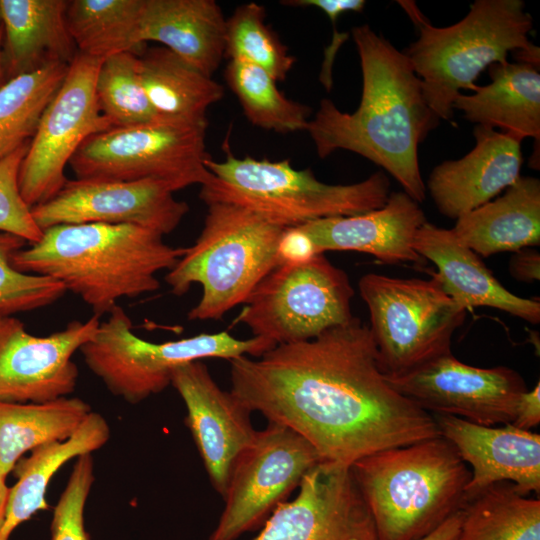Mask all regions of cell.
<instances>
[{"mask_svg":"<svg viewBox=\"0 0 540 540\" xmlns=\"http://www.w3.org/2000/svg\"><path fill=\"white\" fill-rule=\"evenodd\" d=\"M42 232L13 255V267L58 280L98 317L121 298L158 290L157 273L169 271L185 252L159 232L130 224H62Z\"/></svg>","mask_w":540,"mask_h":540,"instance_id":"obj_3","label":"cell"},{"mask_svg":"<svg viewBox=\"0 0 540 540\" xmlns=\"http://www.w3.org/2000/svg\"><path fill=\"white\" fill-rule=\"evenodd\" d=\"M462 519L461 510L448 518L434 532L421 540H454L456 537Z\"/></svg>","mask_w":540,"mask_h":540,"instance_id":"obj_43","label":"cell"},{"mask_svg":"<svg viewBox=\"0 0 540 540\" xmlns=\"http://www.w3.org/2000/svg\"><path fill=\"white\" fill-rule=\"evenodd\" d=\"M265 8L251 2L238 6L226 19L225 56L267 71L276 81H284L295 58L265 23Z\"/></svg>","mask_w":540,"mask_h":540,"instance_id":"obj_35","label":"cell"},{"mask_svg":"<svg viewBox=\"0 0 540 540\" xmlns=\"http://www.w3.org/2000/svg\"><path fill=\"white\" fill-rule=\"evenodd\" d=\"M229 363L230 392L300 434L325 461L351 465L440 436L433 415L387 382L369 327L355 316L313 339Z\"/></svg>","mask_w":540,"mask_h":540,"instance_id":"obj_1","label":"cell"},{"mask_svg":"<svg viewBox=\"0 0 540 540\" xmlns=\"http://www.w3.org/2000/svg\"><path fill=\"white\" fill-rule=\"evenodd\" d=\"M91 412V406L77 397L42 403L0 401V473L7 477L28 451L69 439Z\"/></svg>","mask_w":540,"mask_h":540,"instance_id":"obj_29","label":"cell"},{"mask_svg":"<svg viewBox=\"0 0 540 540\" xmlns=\"http://www.w3.org/2000/svg\"><path fill=\"white\" fill-rule=\"evenodd\" d=\"M109 437L107 421L92 411L69 439L39 446L31 451L29 457L20 458L13 469L17 481L10 487L0 540H8L18 525L39 510L48 509L45 495L58 469L72 458L100 449Z\"/></svg>","mask_w":540,"mask_h":540,"instance_id":"obj_27","label":"cell"},{"mask_svg":"<svg viewBox=\"0 0 540 540\" xmlns=\"http://www.w3.org/2000/svg\"><path fill=\"white\" fill-rule=\"evenodd\" d=\"M165 183L154 180H68L52 199L31 208L43 231L62 224H130L174 231L189 211Z\"/></svg>","mask_w":540,"mask_h":540,"instance_id":"obj_16","label":"cell"},{"mask_svg":"<svg viewBox=\"0 0 540 540\" xmlns=\"http://www.w3.org/2000/svg\"><path fill=\"white\" fill-rule=\"evenodd\" d=\"M511 276L522 282H534L540 279V253L529 247L516 252L509 261Z\"/></svg>","mask_w":540,"mask_h":540,"instance_id":"obj_42","label":"cell"},{"mask_svg":"<svg viewBox=\"0 0 540 540\" xmlns=\"http://www.w3.org/2000/svg\"><path fill=\"white\" fill-rule=\"evenodd\" d=\"M26 243L17 235L0 232V315L44 308L66 292L64 285L54 278L23 273L13 267V255Z\"/></svg>","mask_w":540,"mask_h":540,"instance_id":"obj_36","label":"cell"},{"mask_svg":"<svg viewBox=\"0 0 540 540\" xmlns=\"http://www.w3.org/2000/svg\"><path fill=\"white\" fill-rule=\"evenodd\" d=\"M208 119L188 121L156 117L128 127H111L88 137L69 161L76 179L167 184L174 192L203 185Z\"/></svg>","mask_w":540,"mask_h":540,"instance_id":"obj_10","label":"cell"},{"mask_svg":"<svg viewBox=\"0 0 540 540\" xmlns=\"http://www.w3.org/2000/svg\"><path fill=\"white\" fill-rule=\"evenodd\" d=\"M99 317L73 320L35 336L13 316L0 315V401L42 403L71 394L78 380L73 354L96 334Z\"/></svg>","mask_w":540,"mask_h":540,"instance_id":"obj_15","label":"cell"},{"mask_svg":"<svg viewBox=\"0 0 540 540\" xmlns=\"http://www.w3.org/2000/svg\"><path fill=\"white\" fill-rule=\"evenodd\" d=\"M203 228L195 243L173 268L165 282L174 295L192 285L202 287L189 320H218L244 304L260 281L277 265L278 244L284 227L272 224L243 207L228 203L207 205Z\"/></svg>","mask_w":540,"mask_h":540,"instance_id":"obj_7","label":"cell"},{"mask_svg":"<svg viewBox=\"0 0 540 540\" xmlns=\"http://www.w3.org/2000/svg\"><path fill=\"white\" fill-rule=\"evenodd\" d=\"M226 18L214 0H144L142 42L163 44L212 77L225 56Z\"/></svg>","mask_w":540,"mask_h":540,"instance_id":"obj_24","label":"cell"},{"mask_svg":"<svg viewBox=\"0 0 540 540\" xmlns=\"http://www.w3.org/2000/svg\"><path fill=\"white\" fill-rule=\"evenodd\" d=\"M378 540H421L466 503L471 471L442 436L365 456L350 465Z\"/></svg>","mask_w":540,"mask_h":540,"instance_id":"obj_4","label":"cell"},{"mask_svg":"<svg viewBox=\"0 0 540 540\" xmlns=\"http://www.w3.org/2000/svg\"><path fill=\"white\" fill-rule=\"evenodd\" d=\"M65 0H0L6 81L47 64H70L78 53L66 23Z\"/></svg>","mask_w":540,"mask_h":540,"instance_id":"obj_23","label":"cell"},{"mask_svg":"<svg viewBox=\"0 0 540 540\" xmlns=\"http://www.w3.org/2000/svg\"><path fill=\"white\" fill-rule=\"evenodd\" d=\"M171 385L187 410L191 431L214 489L224 497L232 467L254 440L251 411L230 391L222 390L202 361L174 369Z\"/></svg>","mask_w":540,"mask_h":540,"instance_id":"obj_18","label":"cell"},{"mask_svg":"<svg viewBox=\"0 0 540 540\" xmlns=\"http://www.w3.org/2000/svg\"><path fill=\"white\" fill-rule=\"evenodd\" d=\"M29 144L0 161V232L17 235L31 244L39 241L43 232L35 223L18 184L20 165Z\"/></svg>","mask_w":540,"mask_h":540,"instance_id":"obj_38","label":"cell"},{"mask_svg":"<svg viewBox=\"0 0 540 540\" xmlns=\"http://www.w3.org/2000/svg\"><path fill=\"white\" fill-rule=\"evenodd\" d=\"M414 248L437 268L442 288L466 311L476 307L499 309L531 324L540 322V302L507 290L474 251L451 229L426 221L417 231Z\"/></svg>","mask_w":540,"mask_h":540,"instance_id":"obj_22","label":"cell"},{"mask_svg":"<svg viewBox=\"0 0 540 540\" xmlns=\"http://www.w3.org/2000/svg\"><path fill=\"white\" fill-rule=\"evenodd\" d=\"M94 479L92 453L78 456L54 507L51 540H90L84 526V508Z\"/></svg>","mask_w":540,"mask_h":540,"instance_id":"obj_37","label":"cell"},{"mask_svg":"<svg viewBox=\"0 0 540 540\" xmlns=\"http://www.w3.org/2000/svg\"><path fill=\"white\" fill-rule=\"evenodd\" d=\"M321 461L304 437L269 422L236 459L223 497L225 506L209 540H236L262 526Z\"/></svg>","mask_w":540,"mask_h":540,"instance_id":"obj_12","label":"cell"},{"mask_svg":"<svg viewBox=\"0 0 540 540\" xmlns=\"http://www.w3.org/2000/svg\"><path fill=\"white\" fill-rule=\"evenodd\" d=\"M2 45H3V30L0 21V88L7 82L3 66V55H2Z\"/></svg>","mask_w":540,"mask_h":540,"instance_id":"obj_45","label":"cell"},{"mask_svg":"<svg viewBox=\"0 0 540 540\" xmlns=\"http://www.w3.org/2000/svg\"><path fill=\"white\" fill-rule=\"evenodd\" d=\"M540 423V383L519 398L512 426L530 431Z\"/></svg>","mask_w":540,"mask_h":540,"instance_id":"obj_41","label":"cell"},{"mask_svg":"<svg viewBox=\"0 0 540 540\" xmlns=\"http://www.w3.org/2000/svg\"><path fill=\"white\" fill-rule=\"evenodd\" d=\"M385 378L398 393L430 414L451 415L488 427L511 424L519 398L528 390L523 377L510 367H475L452 353Z\"/></svg>","mask_w":540,"mask_h":540,"instance_id":"obj_14","label":"cell"},{"mask_svg":"<svg viewBox=\"0 0 540 540\" xmlns=\"http://www.w3.org/2000/svg\"><path fill=\"white\" fill-rule=\"evenodd\" d=\"M68 68L66 63H50L0 88V161L31 142Z\"/></svg>","mask_w":540,"mask_h":540,"instance_id":"obj_32","label":"cell"},{"mask_svg":"<svg viewBox=\"0 0 540 540\" xmlns=\"http://www.w3.org/2000/svg\"><path fill=\"white\" fill-rule=\"evenodd\" d=\"M95 93L111 127L139 125L157 117L142 85L136 53L121 52L102 60Z\"/></svg>","mask_w":540,"mask_h":540,"instance_id":"obj_34","label":"cell"},{"mask_svg":"<svg viewBox=\"0 0 540 540\" xmlns=\"http://www.w3.org/2000/svg\"><path fill=\"white\" fill-rule=\"evenodd\" d=\"M143 3L144 0L68 1L66 23L78 53L100 60L121 52L136 53L144 44Z\"/></svg>","mask_w":540,"mask_h":540,"instance_id":"obj_30","label":"cell"},{"mask_svg":"<svg viewBox=\"0 0 540 540\" xmlns=\"http://www.w3.org/2000/svg\"><path fill=\"white\" fill-rule=\"evenodd\" d=\"M277 253L279 264H302L318 255L312 240L298 226L285 228Z\"/></svg>","mask_w":540,"mask_h":540,"instance_id":"obj_40","label":"cell"},{"mask_svg":"<svg viewBox=\"0 0 540 540\" xmlns=\"http://www.w3.org/2000/svg\"><path fill=\"white\" fill-rule=\"evenodd\" d=\"M351 33L362 71L360 104L353 113H346L324 98L306 131L320 158L340 149L357 153L382 167L420 204L426 187L418 146L439 119L403 52L369 25L356 26Z\"/></svg>","mask_w":540,"mask_h":540,"instance_id":"obj_2","label":"cell"},{"mask_svg":"<svg viewBox=\"0 0 540 540\" xmlns=\"http://www.w3.org/2000/svg\"><path fill=\"white\" fill-rule=\"evenodd\" d=\"M143 88L157 117L207 120V110L224 96L221 84L165 47L139 56Z\"/></svg>","mask_w":540,"mask_h":540,"instance_id":"obj_28","label":"cell"},{"mask_svg":"<svg viewBox=\"0 0 540 540\" xmlns=\"http://www.w3.org/2000/svg\"><path fill=\"white\" fill-rule=\"evenodd\" d=\"M440 436L472 468L465 490L466 502L486 487L501 481L514 484L518 493H540V435L505 427H488L451 416L432 414Z\"/></svg>","mask_w":540,"mask_h":540,"instance_id":"obj_19","label":"cell"},{"mask_svg":"<svg viewBox=\"0 0 540 540\" xmlns=\"http://www.w3.org/2000/svg\"><path fill=\"white\" fill-rule=\"evenodd\" d=\"M276 345L253 336L237 339L227 331L154 343L138 337L125 310L117 305L94 337L80 349L87 367L107 389L136 404L171 385L175 368L206 358L260 357Z\"/></svg>","mask_w":540,"mask_h":540,"instance_id":"obj_8","label":"cell"},{"mask_svg":"<svg viewBox=\"0 0 540 540\" xmlns=\"http://www.w3.org/2000/svg\"><path fill=\"white\" fill-rule=\"evenodd\" d=\"M354 289L324 254L302 264H279L256 286L234 320L275 345L313 339L353 319Z\"/></svg>","mask_w":540,"mask_h":540,"instance_id":"obj_11","label":"cell"},{"mask_svg":"<svg viewBox=\"0 0 540 540\" xmlns=\"http://www.w3.org/2000/svg\"><path fill=\"white\" fill-rule=\"evenodd\" d=\"M491 83L476 86L472 95L458 94L453 110L477 125L500 128L521 141H540V74L524 63L489 66Z\"/></svg>","mask_w":540,"mask_h":540,"instance_id":"obj_25","label":"cell"},{"mask_svg":"<svg viewBox=\"0 0 540 540\" xmlns=\"http://www.w3.org/2000/svg\"><path fill=\"white\" fill-rule=\"evenodd\" d=\"M426 221L419 203L398 191L390 193L378 209L318 219L298 227L312 240L318 254L357 251L372 255L383 264L423 266L426 260L415 250L414 240Z\"/></svg>","mask_w":540,"mask_h":540,"instance_id":"obj_21","label":"cell"},{"mask_svg":"<svg viewBox=\"0 0 540 540\" xmlns=\"http://www.w3.org/2000/svg\"><path fill=\"white\" fill-rule=\"evenodd\" d=\"M314 6L322 10L330 19L333 26V38L331 44L325 50V58L320 73V81L327 91H330L332 81V66L339 47L347 40V33H339L336 22L343 13L351 12L352 3L349 0H317Z\"/></svg>","mask_w":540,"mask_h":540,"instance_id":"obj_39","label":"cell"},{"mask_svg":"<svg viewBox=\"0 0 540 540\" xmlns=\"http://www.w3.org/2000/svg\"><path fill=\"white\" fill-rule=\"evenodd\" d=\"M224 148V161L206 160L210 178L201 185L199 198L206 205L243 207L284 228L366 213L382 207L390 194L389 179L381 171L358 183L332 185L318 180L311 169L293 168L289 160L238 158L229 146Z\"/></svg>","mask_w":540,"mask_h":540,"instance_id":"obj_6","label":"cell"},{"mask_svg":"<svg viewBox=\"0 0 540 540\" xmlns=\"http://www.w3.org/2000/svg\"><path fill=\"white\" fill-rule=\"evenodd\" d=\"M358 288L383 375H400L451 353L452 336L464 323L466 310L446 294L435 275L422 279L368 273Z\"/></svg>","mask_w":540,"mask_h":540,"instance_id":"obj_9","label":"cell"},{"mask_svg":"<svg viewBox=\"0 0 540 540\" xmlns=\"http://www.w3.org/2000/svg\"><path fill=\"white\" fill-rule=\"evenodd\" d=\"M254 540H378L350 465L321 461L280 504Z\"/></svg>","mask_w":540,"mask_h":540,"instance_id":"obj_17","label":"cell"},{"mask_svg":"<svg viewBox=\"0 0 540 540\" xmlns=\"http://www.w3.org/2000/svg\"><path fill=\"white\" fill-rule=\"evenodd\" d=\"M419 29L403 53L421 80L424 98L439 120H450L461 90L492 64L506 63L509 52L534 45L531 15L522 0H476L459 22L435 27L410 1L399 2Z\"/></svg>","mask_w":540,"mask_h":540,"instance_id":"obj_5","label":"cell"},{"mask_svg":"<svg viewBox=\"0 0 540 540\" xmlns=\"http://www.w3.org/2000/svg\"><path fill=\"white\" fill-rule=\"evenodd\" d=\"M224 75L254 126L283 134L306 131L310 107L281 93L277 81L267 71L244 61L230 60Z\"/></svg>","mask_w":540,"mask_h":540,"instance_id":"obj_33","label":"cell"},{"mask_svg":"<svg viewBox=\"0 0 540 540\" xmlns=\"http://www.w3.org/2000/svg\"><path fill=\"white\" fill-rule=\"evenodd\" d=\"M451 230L482 257L539 246V179L520 176L503 195L456 219Z\"/></svg>","mask_w":540,"mask_h":540,"instance_id":"obj_26","label":"cell"},{"mask_svg":"<svg viewBox=\"0 0 540 540\" xmlns=\"http://www.w3.org/2000/svg\"><path fill=\"white\" fill-rule=\"evenodd\" d=\"M475 147L457 160L437 165L427 188L438 211L451 219L493 200L520 177L521 141L493 128L476 125Z\"/></svg>","mask_w":540,"mask_h":540,"instance_id":"obj_20","label":"cell"},{"mask_svg":"<svg viewBox=\"0 0 540 540\" xmlns=\"http://www.w3.org/2000/svg\"><path fill=\"white\" fill-rule=\"evenodd\" d=\"M454 540H540V500L513 483H494L469 499Z\"/></svg>","mask_w":540,"mask_h":540,"instance_id":"obj_31","label":"cell"},{"mask_svg":"<svg viewBox=\"0 0 540 540\" xmlns=\"http://www.w3.org/2000/svg\"><path fill=\"white\" fill-rule=\"evenodd\" d=\"M101 62L77 53L41 116L18 175L21 196L30 208L63 188L68 181L65 167L88 137L111 128L95 93Z\"/></svg>","mask_w":540,"mask_h":540,"instance_id":"obj_13","label":"cell"},{"mask_svg":"<svg viewBox=\"0 0 540 540\" xmlns=\"http://www.w3.org/2000/svg\"><path fill=\"white\" fill-rule=\"evenodd\" d=\"M9 494L10 487H8L6 484V477L0 473V528L5 518Z\"/></svg>","mask_w":540,"mask_h":540,"instance_id":"obj_44","label":"cell"}]
</instances>
